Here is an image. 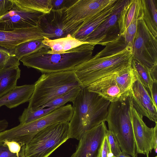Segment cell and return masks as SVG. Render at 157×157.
<instances>
[{
  "mask_svg": "<svg viewBox=\"0 0 157 157\" xmlns=\"http://www.w3.org/2000/svg\"><path fill=\"white\" fill-rule=\"evenodd\" d=\"M74 71L82 87L105 76L118 73L131 66L132 47L120 36Z\"/></svg>",
  "mask_w": 157,
  "mask_h": 157,
  "instance_id": "obj_1",
  "label": "cell"
},
{
  "mask_svg": "<svg viewBox=\"0 0 157 157\" xmlns=\"http://www.w3.org/2000/svg\"><path fill=\"white\" fill-rule=\"evenodd\" d=\"M72 102L73 113L68 137L79 140L87 132L106 121L111 102L86 87L82 88Z\"/></svg>",
  "mask_w": 157,
  "mask_h": 157,
  "instance_id": "obj_2",
  "label": "cell"
},
{
  "mask_svg": "<svg viewBox=\"0 0 157 157\" xmlns=\"http://www.w3.org/2000/svg\"><path fill=\"white\" fill-rule=\"evenodd\" d=\"M95 45L87 43L63 53L53 54L47 53L49 47L43 48L20 61L24 66L42 73L74 70L92 57Z\"/></svg>",
  "mask_w": 157,
  "mask_h": 157,
  "instance_id": "obj_3",
  "label": "cell"
},
{
  "mask_svg": "<svg viewBox=\"0 0 157 157\" xmlns=\"http://www.w3.org/2000/svg\"><path fill=\"white\" fill-rule=\"evenodd\" d=\"M34 85V90L27 108L32 111L81 86L74 70L42 73Z\"/></svg>",
  "mask_w": 157,
  "mask_h": 157,
  "instance_id": "obj_4",
  "label": "cell"
},
{
  "mask_svg": "<svg viewBox=\"0 0 157 157\" xmlns=\"http://www.w3.org/2000/svg\"><path fill=\"white\" fill-rule=\"evenodd\" d=\"M131 103L129 96L123 101L111 102L106 121L108 130L117 138L121 151L132 157H137L130 117Z\"/></svg>",
  "mask_w": 157,
  "mask_h": 157,
  "instance_id": "obj_5",
  "label": "cell"
},
{
  "mask_svg": "<svg viewBox=\"0 0 157 157\" xmlns=\"http://www.w3.org/2000/svg\"><path fill=\"white\" fill-rule=\"evenodd\" d=\"M73 113L71 104L58 107L36 120L18 126L0 133V142L14 141L21 146L28 143L39 132L50 125L61 122H69Z\"/></svg>",
  "mask_w": 157,
  "mask_h": 157,
  "instance_id": "obj_6",
  "label": "cell"
},
{
  "mask_svg": "<svg viewBox=\"0 0 157 157\" xmlns=\"http://www.w3.org/2000/svg\"><path fill=\"white\" fill-rule=\"evenodd\" d=\"M69 122L58 123L43 129L25 145V157H48L68 139Z\"/></svg>",
  "mask_w": 157,
  "mask_h": 157,
  "instance_id": "obj_7",
  "label": "cell"
},
{
  "mask_svg": "<svg viewBox=\"0 0 157 157\" xmlns=\"http://www.w3.org/2000/svg\"><path fill=\"white\" fill-rule=\"evenodd\" d=\"M140 11L137 29L132 46L133 59L140 63L150 72L157 67V39L150 31Z\"/></svg>",
  "mask_w": 157,
  "mask_h": 157,
  "instance_id": "obj_8",
  "label": "cell"
},
{
  "mask_svg": "<svg viewBox=\"0 0 157 157\" xmlns=\"http://www.w3.org/2000/svg\"><path fill=\"white\" fill-rule=\"evenodd\" d=\"M51 10L45 13L38 25L43 37L54 40L73 35L83 22L70 23L65 20L64 9Z\"/></svg>",
  "mask_w": 157,
  "mask_h": 157,
  "instance_id": "obj_9",
  "label": "cell"
},
{
  "mask_svg": "<svg viewBox=\"0 0 157 157\" xmlns=\"http://www.w3.org/2000/svg\"><path fill=\"white\" fill-rule=\"evenodd\" d=\"M127 0L120 2L108 18L83 41L84 42L105 46L120 36L118 21Z\"/></svg>",
  "mask_w": 157,
  "mask_h": 157,
  "instance_id": "obj_10",
  "label": "cell"
},
{
  "mask_svg": "<svg viewBox=\"0 0 157 157\" xmlns=\"http://www.w3.org/2000/svg\"><path fill=\"white\" fill-rule=\"evenodd\" d=\"M44 14L22 9L14 3L12 9L0 17V30L10 31L37 26Z\"/></svg>",
  "mask_w": 157,
  "mask_h": 157,
  "instance_id": "obj_11",
  "label": "cell"
},
{
  "mask_svg": "<svg viewBox=\"0 0 157 157\" xmlns=\"http://www.w3.org/2000/svg\"><path fill=\"white\" fill-rule=\"evenodd\" d=\"M130 113L137 152L149 156V153L154 148V136L155 132L157 131V122L155 123L154 128L147 126L143 120V117L133 107L132 102Z\"/></svg>",
  "mask_w": 157,
  "mask_h": 157,
  "instance_id": "obj_12",
  "label": "cell"
},
{
  "mask_svg": "<svg viewBox=\"0 0 157 157\" xmlns=\"http://www.w3.org/2000/svg\"><path fill=\"white\" fill-rule=\"evenodd\" d=\"M114 1L77 0L64 9V18L70 23L84 22L101 11Z\"/></svg>",
  "mask_w": 157,
  "mask_h": 157,
  "instance_id": "obj_13",
  "label": "cell"
},
{
  "mask_svg": "<svg viewBox=\"0 0 157 157\" xmlns=\"http://www.w3.org/2000/svg\"><path fill=\"white\" fill-rule=\"evenodd\" d=\"M107 129L104 121L87 132L71 157H98Z\"/></svg>",
  "mask_w": 157,
  "mask_h": 157,
  "instance_id": "obj_14",
  "label": "cell"
},
{
  "mask_svg": "<svg viewBox=\"0 0 157 157\" xmlns=\"http://www.w3.org/2000/svg\"><path fill=\"white\" fill-rule=\"evenodd\" d=\"M136 77L129 95L132 105L142 116L146 117L155 123L157 122V109L150 95L137 75Z\"/></svg>",
  "mask_w": 157,
  "mask_h": 157,
  "instance_id": "obj_15",
  "label": "cell"
},
{
  "mask_svg": "<svg viewBox=\"0 0 157 157\" xmlns=\"http://www.w3.org/2000/svg\"><path fill=\"white\" fill-rule=\"evenodd\" d=\"M86 87L111 102L124 101L130 94L118 85L114 74L100 79Z\"/></svg>",
  "mask_w": 157,
  "mask_h": 157,
  "instance_id": "obj_16",
  "label": "cell"
},
{
  "mask_svg": "<svg viewBox=\"0 0 157 157\" xmlns=\"http://www.w3.org/2000/svg\"><path fill=\"white\" fill-rule=\"evenodd\" d=\"M43 39L38 26L10 31L0 30V46L8 49H14L26 41Z\"/></svg>",
  "mask_w": 157,
  "mask_h": 157,
  "instance_id": "obj_17",
  "label": "cell"
},
{
  "mask_svg": "<svg viewBox=\"0 0 157 157\" xmlns=\"http://www.w3.org/2000/svg\"><path fill=\"white\" fill-rule=\"evenodd\" d=\"M120 0H114L101 11L84 21L72 37L81 41L84 40L106 20L118 4Z\"/></svg>",
  "mask_w": 157,
  "mask_h": 157,
  "instance_id": "obj_18",
  "label": "cell"
},
{
  "mask_svg": "<svg viewBox=\"0 0 157 157\" xmlns=\"http://www.w3.org/2000/svg\"><path fill=\"white\" fill-rule=\"evenodd\" d=\"M34 88V84L17 86L0 98V107L5 105L9 109H12L29 101Z\"/></svg>",
  "mask_w": 157,
  "mask_h": 157,
  "instance_id": "obj_19",
  "label": "cell"
},
{
  "mask_svg": "<svg viewBox=\"0 0 157 157\" xmlns=\"http://www.w3.org/2000/svg\"><path fill=\"white\" fill-rule=\"evenodd\" d=\"M43 43L49 47L47 53L50 54L62 53L88 43L77 40L71 36L51 40L44 37Z\"/></svg>",
  "mask_w": 157,
  "mask_h": 157,
  "instance_id": "obj_20",
  "label": "cell"
},
{
  "mask_svg": "<svg viewBox=\"0 0 157 157\" xmlns=\"http://www.w3.org/2000/svg\"><path fill=\"white\" fill-rule=\"evenodd\" d=\"M21 71L19 67L0 70V98L17 86V81L20 77Z\"/></svg>",
  "mask_w": 157,
  "mask_h": 157,
  "instance_id": "obj_21",
  "label": "cell"
},
{
  "mask_svg": "<svg viewBox=\"0 0 157 157\" xmlns=\"http://www.w3.org/2000/svg\"><path fill=\"white\" fill-rule=\"evenodd\" d=\"M138 0H127L121 12L118 22L120 35L122 36L134 16Z\"/></svg>",
  "mask_w": 157,
  "mask_h": 157,
  "instance_id": "obj_22",
  "label": "cell"
},
{
  "mask_svg": "<svg viewBox=\"0 0 157 157\" xmlns=\"http://www.w3.org/2000/svg\"><path fill=\"white\" fill-rule=\"evenodd\" d=\"M19 7L47 13L52 10L51 0H12Z\"/></svg>",
  "mask_w": 157,
  "mask_h": 157,
  "instance_id": "obj_23",
  "label": "cell"
},
{
  "mask_svg": "<svg viewBox=\"0 0 157 157\" xmlns=\"http://www.w3.org/2000/svg\"><path fill=\"white\" fill-rule=\"evenodd\" d=\"M43 39L31 40L19 44L14 49L15 55L20 60L22 57L29 55L41 48L47 47L43 43Z\"/></svg>",
  "mask_w": 157,
  "mask_h": 157,
  "instance_id": "obj_24",
  "label": "cell"
},
{
  "mask_svg": "<svg viewBox=\"0 0 157 157\" xmlns=\"http://www.w3.org/2000/svg\"><path fill=\"white\" fill-rule=\"evenodd\" d=\"M132 67L150 96L153 80L149 71L144 66L133 59Z\"/></svg>",
  "mask_w": 157,
  "mask_h": 157,
  "instance_id": "obj_25",
  "label": "cell"
},
{
  "mask_svg": "<svg viewBox=\"0 0 157 157\" xmlns=\"http://www.w3.org/2000/svg\"><path fill=\"white\" fill-rule=\"evenodd\" d=\"M57 108L47 107L33 111L29 110L27 108H25L22 114L19 117L20 124H24L36 120L46 116Z\"/></svg>",
  "mask_w": 157,
  "mask_h": 157,
  "instance_id": "obj_26",
  "label": "cell"
},
{
  "mask_svg": "<svg viewBox=\"0 0 157 157\" xmlns=\"http://www.w3.org/2000/svg\"><path fill=\"white\" fill-rule=\"evenodd\" d=\"M20 65V60L15 55L14 49H8L0 46V70L19 67Z\"/></svg>",
  "mask_w": 157,
  "mask_h": 157,
  "instance_id": "obj_27",
  "label": "cell"
},
{
  "mask_svg": "<svg viewBox=\"0 0 157 157\" xmlns=\"http://www.w3.org/2000/svg\"><path fill=\"white\" fill-rule=\"evenodd\" d=\"M82 88L80 86L74 88L68 92L50 101L38 109L50 107H59L64 106L67 102H72L75 99Z\"/></svg>",
  "mask_w": 157,
  "mask_h": 157,
  "instance_id": "obj_28",
  "label": "cell"
},
{
  "mask_svg": "<svg viewBox=\"0 0 157 157\" xmlns=\"http://www.w3.org/2000/svg\"><path fill=\"white\" fill-rule=\"evenodd\" d=\"M140 11V0H138L137 5L134 17L125 33L122 36L124 37L125 42L127 45L132 47L136 33L138 18Z\"/></svg>",
  "mask_w": 157,
  "mask_h": 157,
  "instance_id": "obj_29",
  "label": "cell"
},
{
  "mask_svg": "<svg viewBox=\"0 0 157 157\" xmlns=\"http://www.w3.org/2000/svg\"><path fill=\"white\" fill-rule=\"evenodd\" d=\"M144 20L154 36L157 37V25L155 23L148 9L145 0H140Z\"/></svg>",
  "mask_w": 157,
  "mask_h": 157,
  "instance_id": "obj_30",
  "label": "cell"
},
{
  "mask_svg": "<svg viewBox=\"0 0 157 157\" xmlns=\"http://www.w3.org/2000/svg\"><path fill=\"white\" fill-rule=\"evenodd\" d=\"M106 136L111 152L114 156L118 155L122 151L117 138L112 132L108 129L106 132Z\"/></svg>",
  "mask_w": 157,
  "mask_h": 157,
  "instance_id": "obj_31",
  "label": "cell"
},
{
  "mask_svg": "<svg viewBox=\"0 0 157 157\" xmlns=\"http://www.w3.org/2000/svg\"><path fill=\"white\" fill-rule=\"evenodd\" d=\"M25 145L22 146L19 153H13L9 151L6 145L3 143H0V157H25Z\"/></svg>",
  "mask_w": 157,
  "mask_h": 157,
  "instance_id": "obj_32",
  "label": "cell"
},
{
  "mask_svg": "<svg viewBox=\"0 0 157 157\" xmlns=\"http://www.w3.org/2000/svg\"><path fill=\"white\" fill-rule=\"evenodd\" d=\"M77 0H51V10L66 9L74 3Z\"/></svg>",
  "mask_w": 157,
  "mask_h": 157,
  "instance_id": "obj_33",
  "label": "cell"
},
{
  "mask_svg": "<svg viewBox=\"0 0 157 157\" xmlns=\"http://www.w3.org/2000/svg\"><path fill=\"white\" fill-rule=\"evenodd\" d=\"M111 152L106 135L104 138L98 157H114Z\"/></svg>",
  "mask_w": 157,
  "mask_h": 157,
  "instance_id": "obj_34",
  "label": "cell"
},
{
  "mask_svg": "<svg viewBox=\"0 0 157 157\" xmlns=\"http://www.w3.org/2000/svg\"><path fill=\"white\" fill-rule=\"evenodd\" d=\"M13 5L12 0H0V17L8 13L12 9Z\"/></svg>",
  "mask_w": 157,
  "mask_h": 157,
  "instance_id": "obj_35",
  "label": "cell"
},
{
  "mask_svg": "<svg viewBox=\"0 0 157 157\" xmlns=\"http://www.w3.org/2000/svg\"><path fill=\"white\" fill-rule=\"evenodd\" d=\"M153 20L157 25V0H145Z\"/></svg>",
  "mask_w": 157,
  "mask_h": 157,
  "instance_id": "obj_36",
  "label": "cell"
},
{
  "mask_svg": "<svg viewBox=\"0 0 157 157\" xmlns=\"http://www.w3.org/2000/svg\"><path fill=\"white\" fill-rule=\"evenodd\" d=\"M2 143L6 145L9 151L13 153H19L22 147L17 142L14 141H5Z\"/></svg>",
  "mask_w": 157,
  "mask_h": 157,
  "instance_id": "obj_37",
  "label": "cell"
},
{
  "mask_svg": "<svg viewBox=\"0 0 157 157\" xmlns=\"http://www.w3.org/2000/svg\"><path fill=\"white\" fill-rule=\"evenodd\" d=\"M151 97L155 108L157 109V82L153 81Z\"/></svg>",
  "mask_w": 157,
  "mask_h": 157,
  "instance_id": "obj_38",
  "label": "cell"
},
{
  "mask_svg": "<svg viewBox=\"0 0 157 157\" xmlns=\"http://www.w3.org/2000/svg\"><path fill=\"white\" fill-rule=\"evenodd\" d=\"M8 123L7 121L5 119H3L0 121V133L5 131L8 127Z\"/></svg>",
  "mask_w": 157,
  "mask_h": 157,
  "instance_id": "obj_39",
  "label": "cell"
},
{
  "mask_svg": "<svg viewBox=\"0 0 157 157\" xmlns=\"http://www.w3.org/2000/svg\"><path fill=\"white\" fill-rule=\"evenodd\" d=\"M114 157H132L129 155L122 152L120 154Z\"/></svg>",
  "mask_w": 157,
  "mask_h": 157,
  "instance_id": "obj_40",
  "label": "cell"
},
{
  "mask_svg": "<svg viewBox=\"0 0 157 157\" xmlns=\"http://www.w3.org/2000/svg\"><path fill=\"white\" fill-rule=\"evenodd\" d=\"M147 157H149V156H147ZM154 157H157V156L156 155V156Z\"/></svg>",
  "mask_w": 157,
  "mask_h": 157,
  "instance_id": "obj_41",
  "label": "cell"
}]
</instances>
